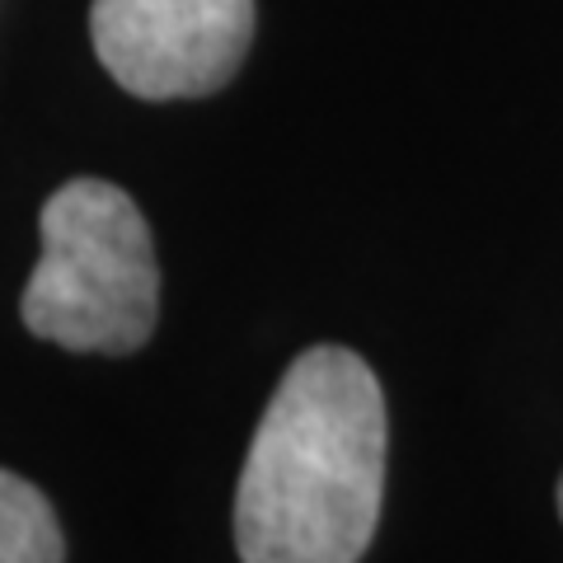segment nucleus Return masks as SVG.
I'll list each match as a JSON object with an SVG mask.
<instances>
[{"mask_svg":"<svg viewBox=\"0 0 563 563\" xmlns=\"http://www.w3.org/2000/svg\"><path fill=\"white\" fill-rule=\"evenodd\" d=\"M385 395L357 352L310 347L282 376L244 455V563H357L380 521Z\"/></svg>","mask_w":563,"mask_h":563,"instance_id":"f257e3e1","label":"nucleus"},{"mask_svg":"<svg viewBox=\"0 0 563 563\" xmlns=\"http://www.w3.org/2000/svg\"><path fill=\"white\" fill-rule=\"evenodd\" d=\"M43 258L24 287L33 339L70 352H136L155 333L161 268L151 225L118 184L70 179L43 207Z\"/></svg>","mask_w":563,"mask_h":563,"instance_id":"f03ea898","label":"nucleus"},{"mask_svg":"<svg viewBox=\"0 0 563 563\" xmlns=\"http://www.w3.org/2000/svg\"><path fill=\"white\" fill-rule=\"evenodd\" d=\"M103 70L136 99H202L231 85L254 43V0H95Z\"/></svg>","mask_w":563,"mask_h":563,"instance_id":"7ed1b4c3","label":"nucleus"},{"mask_svg":"<svg viewBox=\"0 0 563 563\" xmlns=\"http://www.w3.org/2000/svg\"><path fill=\"white\" fill-rule=\"evenodd\" d=\"M66 540L57 512L20 474L0 470V563H62Z\"/></svg>","mask_w":563,"mask_h":563,"instance_id":"20e7f679","label":"nucleus"},{"mask_svg":"<svg viewBox=\"0 0 563 563\" xmlns=\"http://www.w3.org/2000/svg\"><path fill=\"white\" fill-rule=\"evenodd\" d=\"M559 517H563V479H559Z\"/></svg>","mask_w":563,"mask_h":563,"instance_id":"39448f33","label":"nucleus"}]
</instances>
